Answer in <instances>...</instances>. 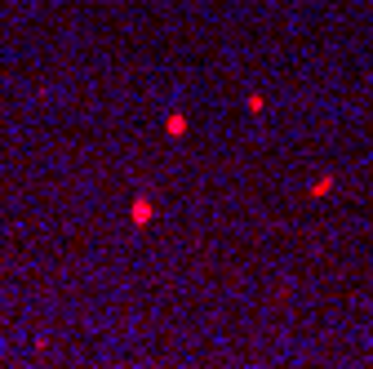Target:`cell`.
<instances>
[{
  "mask_svg": "<svg viewBox=\"0 0 373 369\" xmlns=\"http://www.w3.org/2000/svg\"><path fill=\"white\" fill-rule=\"evenodd\" d=\"M151 218H156V205H151L147 196H138V200L129 205V223H133V227H147Z\"/></svg>",
  "mask_w": 373,
  "mask_h": 369,
  "instance_id": "6da1fadb",
  "label": "cell"
},
{
  "mask_svg": "<svg viewBox=\"0 0 373 369\" xmlns=\"http://www.w3.org/2000/svg\"><path fill=\"white\" fill-rule=\"evenodd\" d=\"M165 133H169V138H182V133H186V116L182 111H169L165 116Z\"/></svg>",
  "mask_w": 373,
  "mask_h": 369,
  "instance_id": "7a4b0ae2",
  "label": "cell"
},
{
  "mask_svg": "<svg viewBox=\"0 0 373 369\" xmlns=\"http://www.w3.org/2000/svg\"><path fill=\"white\" fill-rule=\"evenodd\" d=\"M333 182H338L333 174H320V178L311 182V187H307V192H311V196H329V192H333Z\"/></svg>",
  "mask_w": 373,
  "mask_h": 369,
  "instance_id": "3957f363",
  "label": "cell"
},
{
  "mask_svg": "<svg viewBox=\"0 0 373 369\" xmlns=\"http://www.w3.org/2000/svg\"><path fill=\"white\" fill-rule=\"evenodd\" d=\"M245 107H249V111H253V116H258V111H262V107H267V98H262V94H249V103H245Z\"/></svg>",
  "mask_w": 373,
  "mask_h": 369,
  "instance_id": "277c9868",
  "label": "cell"
}]
</instances>
